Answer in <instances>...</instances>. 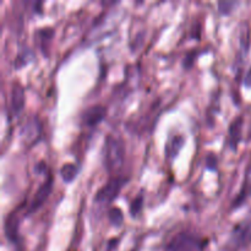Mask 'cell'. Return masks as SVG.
I'll list each match as a JSON object with an SVG mask.
<instances>
[{"mask_svg":"<svg viewBox=\"0 0 251 251\" xmlns=\"http://www.w3.org/2000/svg\"><path fill=\"white\" fill-rule=\"evenodd\" d=\"M107 109L102 104H93L86 108L81 114V120L88 127H93L104 119Z\"/></svg>","mask_w":251,"mask_h":251,"instance_id":"cell-5","label":"cell"},{"mask_svg":"<svg viewBox=\"0 0 251 251\" xmlns=\"http://www.w3.org/2000/svg\"><path fill=\"white\" fill-rule=\"evenodd\" d=\"M41 131H42L41 122H39L38 118L33 117V118H28V119L26 120V123L22 125L20 135H21V137L24 139L25 142H27V144H32V142L36 141V140L38 139Z\"/></svg>","mask_w":251,"mask_h":251,"instance_id":"cell-6","label":"cell"},{"mask_svg":"<svg viewBox=\"0 0 251 251\" xmlns=\"http://www.w3.org/2000/svg\"><path fill=\"white\" fill-rule=\"evenodd\" d=\"M244 83H245V85H247V86H251V68H250V70L248 71L247 76H245Z\"/></svg>","mask_w":251,"mask_h":251,"instance_id":"cell-20","label":"cell"},{"mask_svg":"<svg viewBox=\"0 0 251 251\" xmlns=\"http://www.w3.org/2000/svg\"><path fill=\"white\" fill-rule=\"evenodd\" d=\"M206 167L208 169L217 168V156H215L213 153H208V156L206 157Z\"/></svg>","mask_w":251,"mask_h":251,"instance_id":"cell-18","label":"cell"},{"mask_svg":"<svg viewBox=\"0 0 251 251\" xmlns=\"http://www.w3.org/2000/svg\"><path fill=\"white\" fill-rule=\"evenodd\" d=\"M11 109L14 113H20L25 105V90L21 83L15 82L11 88Z\"/></svg>","mask_w":251,"mask_h":251,"instance_id":"cell-9","label":"cell"},{"mask_svg":"<svg viewBox=\"0 0 251 251\" xmlns=\"http://www.w3.org/2000/svg\"><path fill=\"white\" fill-rule=\"evenodd\" d=\"M235 5H237V2L234 1H220L218 2V10L222 14H229Z\"/></svg>","mask_w":251,"mask_h":251,"instance_id":"cell-16","label":"cell"},{"mask_svg":"<svg viewBox=\"0 0 251 251\" xmlns=\"http://www.w3.org/2000/svg\"><path fill=\"white\" fill-rule=\"evenodd\" d=\"M29 54H31V55H33V53H32L31 50H26L25 51V54L21 51V53L19 54V56L16 58V61H15V65H16V68H19V66H24L25 64L28 61Z\"/></svg>","mask_w":251,"mask_h":251,"instance_id":"cell-17","label":"cell"},{"mask_svg":"<svg viewBox=\"0 0 251 251\" xmlns=\"http://www.w3.org/2000/svg\"><path fill=\"white\" fill-rule=\"evenodd\" d=\"M124 142L113 135H107L103 145V162L107 171L114 172L122 167L124 161Z\"/></svg>","mask_w":251,"mask_h":251,"instance_id":"cell-1","label":"cell"},{"mask_svg":"<svg viewBox=\"0 0 251 251\" xmlns=\"http://www.w3.org/2000/svg\"><path fill=\"white\" fill-rule=\"evenodd\" d=\"M78 171L80 168L76 163H64L59 169V174L65 183H71L78 174Z\"/></svg>","mask_w":251,"mask_h":251,"instance_id":"cell-12","label":"cell"},{"mask_svg":"<svg viewBox=\"0 0 251 251\" xmlns=\"http://www.w3.org/2000/svg\"><path fill=\"white\" fill-rule=\"evenodd\" d=\"M185 144V139L183 135H174L169 137V140L166 144V157L168 159H173L178 156L180 150L183 149Z\"/></svg>","mask_w":251,"mask_h":251,"instance_id":"cell-10","label":"cell"},{"mask_svg":"<svg viewBox=\"0 0 251 251\" xmlns=\"http://www.w3.org/2000/svg\"><path fill=\"white\" fill-rule=\"evenodd\" d=\"M207 244L206 238L200 237L195 233L180 232L172 238L167 245L168 251H203Z\"/></svg>","mask_w":251,"mask_h":251,"instance_id":"cell-2","label":"cell"},{"mask_svg":"<svg viewBox=\"0 0 251 251\" xmlns=\"http://www.w3.org/2000/svg\"><path fill=\"white\" fill-rule=\"evenodd\" d=\"M232 238L237 244H244L251 239V221H244L234 226Z\"/></svg>","mask_w":251,"mask_h":251,"instance_id":"cell-8","label":"cell"},{"mask_svg":"<svg viewBox=\"0 0 251 251\" xmlns=\"http://www.w3.org/2000/svg\"><path fill=\"white\" fill-rule=\"evenodd\" d=\"M19 217L15 212L9 213L4 223V232L9 242L17 244L19 243Z\"/></svg>","mask_w":251,"mask_h":251,"instance_id":"cell-7","label":"cell"},{"mask_svg":"<svg viewBox=\"0 0 251 251\" xmlns=\"http://www.w3.org/2000/svg\"><path fill=\"white\" fill-rule=\"evenodd\" d=\"M126 183V179L122 178V176H113L105 184H103L95 195V201L98 203H105L112 202L113 200L117 199L119 195L120 190L123 189L124 184Z\"/></svg>","mask_w":251,"mask_h":251,"instance_id":"cell-3","label":"cell"},{"mask_svg":"<svg viewBox=\"0 0 251 251\" xmlns=\"http://www.w3.org/2000/svg\"><path fill=\"white\" fill-rule=\"evenodd\" d=\"M142 205H144V198L140 195L136 196V198L130 202V215H131L132 217L139 215L140 211L142 210Z\"/></svg>","mask_w":251,"mask_h":251,"instance_id":"cell-15","label":"cell"},{"mask_svg":"<svg viewBox=\"0 0 251 251\" xmlns=\"http://www.w3.org/2000/svg\"><path fill=\"white\" fill-rule=\"evenodd\" d=\"M242 126H243V118L238 117L230 123L229 130H228V144H229L230 149H237L238 144L240 141V136H242Z\"/></svg>","mask_w":251,"mask_h":251,"instance_id":"cell-11","label":"cell"},{"mask_svg":"<svg viewBox=\"0 0 251 251\" xmlns=\"http://www.w3.org/2000/svg\"><path fill=\"white\" fill-rule=\"evenodd\" d=\"M46 168L47 167H46V163H44V161H41L39 163L36 164V171L39 172V173H42Z\"/></svg>","mask_w":251,"mask_h":251,"instance_id":"cell-19","label":"cell"},{"mask_svg":"<svg viewBox=\"0 0 251 251\" xmlns=\"http://www.w3.org/2000/svg\"><path fill=\"white\" fill-rule=\"evenodd\" d=\"M53 34H54V29L51 28V27H42V28L37 29L36 38L42 50H46L47 44L49 43V41L51 39Z\"/></svg>","mask_w":251,"mask_h":251,"instance_id":"cell-13","label":"cell"},{"mask_svg":"<svg viewBox=\"0 0 251 251\" xmlns=\"http://www.w3.org/2000/svg\"><path fill=\"white\" fill-rule=\"evenodd\" d=\"M108 220L113 226H120L124 221L123 211L118 207H110L108 210Z\"/></svg>","mask_w":251,"mask_h":251,"instance_id":"cell-14","label":"cell"},{"mask_svg":"<svg viewBox=\"0 0 251 251\" xmlns=\"http://www.w3.org/2000/svg\"><path fill=\"white\" fill-rule=\"evenodd\" d=\"M51 189H53V178H51V176H48L46 180L41 184V186L37 189L36 194H34L33 198H32V201L29 202L27 213H32L34 212V211L38 210V208L46 202L47 199L49 198V195H50L51 193Z\"/></svg>","mask_w":251,"mask_h":251,"instance_id":"cell-4","label":"cell"}]
</instances>
